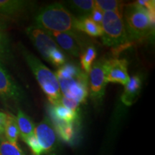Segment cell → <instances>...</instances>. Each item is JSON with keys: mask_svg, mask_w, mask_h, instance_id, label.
Masks as SVG:
<instances>
[{"mask_svg": "<svg viewBox=\"0 0 155 155\" xmlns=\"http://www.w3.org/2000/svg\"><path fill=\"white\" fill-rule=\"evenodd\" d=\"M103 17H104V12L101 10H100L99 9L94 7L91 15H89L88 18L94 21V22H96V24L101 26Z\"/></svg>", "mask_w": 155, "mask_h": 155, "instance_id": "27", "label": "cell"}, {"mask_svg": "<svg viewBox=\"0 0 155 155\" xmlns=\"http://www.w3.org/2000/svg\"><path fill=\"white\" fill-rule=\"evenodd\" d=\"M67 5L79 17H88L95 7L94 0H72L68 1Z\"/></svg>", "mask_w": 155, "mask_h": 155, "instance_id": "17", "label": "cell"}, {"mask_svg": "<svg viewBox=\"0 0 155 155\" xmlns=\"http://www.w3.org/2000/svg\"><path fill=\"white\" fill-rule=\"evenodd\" d=\"M66 61L65 54L61 50V48H55L49 53L48 61L56 67H61Z\"/></svg>", "mask_w": 155, "mask_h": 155, "instance_id": "24", "label": "cell"}, {"mask_svg": "<svg viewBox=\"0 0 155 155\" xmlns=\"http://www.w3.org/2000/svg\"><path fill=\"white\" fill-rule=\"evenodd\" d=\"M141 78L139 75H134L125 86V89L121 96V101L126 106H130L137 101L141 88Z\"/></svg>", "mask_w": 155, "mask_h": 155, "instance_id": "13", "label": "cell"}, {"mask_svg": "<svg viewBox=\"0 0 155 155\" xmlns=\"http://www.w3.org/2000/svg\"><path fill=\"white\" fill-rule=\"evenodd\" d=\"M1 137L2 136H0V141H1Z\"/></svg>", "mask_w": 155, "mask_h": 155, "instance_id": "31", "label": "cell"}, {"mask_svg": "<svg viewBox=\"0 0 155 155\" xmlns=\"http://www.w3.org/2000/svg\"><path fill=\"white\" fill-rule=\"evenodd\" d=\"M25 142L28 145V147H30L32 154L34 155H42L43 154V151H42L41 147L39 144L38 141L37 140L35 134L29 137Z\"/></svg>", "mask_w": 155, "mask_h": 155, "instance_id": "25", "label": "cell"}, {"mask_svg": "<svg viewBox=\"0 0 155 155\" xmlns=\"http://www.w3.org/2000/svg\"><path fill=\"white\" fill-rule=\"evenodd\" d=\"M148 12H155V2L152 0H139L135 2Z\"/></svg>", "mask_w": 155, "mask_h": 155, "instance_id": "28", "label": "cell"}, {"mask_svg": "<svg viewBox=\"0 0 155 155\" xmlns=\"http://www.w3.org/2000/svg\"><path fill=\"white\" fill-rule=\"evenodd\" d=\"M95 7L99 9L103 12H123L124 4L116 0H96Z\"/></svg>", "mask_w": 155, "mask_h": 155, "instance_id": "22", "label": "cell"}, {"mask_svg": "<svg viewBox=\"0 0 155 155\" xmlns=\"http://www.w3.org/2000/svg\"><path fill=\"white\" fill-rule=\"evenodd\" d=\"M108 60L99 59L93 64L88 73V94L96 103H100L105 94L106 71Z\"/></svg>", "mask_w": 155, "mask_h": 155, "instance_id": "6", "label": "cell"}, {"mask_svg": "<svg viewBox=\"0 0 155 155\" xmlns=\"http://www.w3.org/2000/svg\"><path fill=\"white\" fill-rule=\"evenodd\" d=\"M60 104H61L62 106H65V107L69 108V109L74 111H78V106L79 104H80L79 103H78L76 101L67 98V97H65L63 96H62L61 97Z\"/></svg>", "mask_w": 155, "mask_h": 155, "instance_id": "26", "label": "cell"}, {"mask_svg": "<svg viewBox=\"0 0 155 155\" xmlns=\"http://www.w3.org/2000/svg\"><path fill=\"white\" fill-rule=\"evenodd\" d=\"M19 49L49 101L53 106L59 104L62 94L55 74L23 46H21Z\"/></svg>", "mask_w": 155, "mask_h": 155, "instance_id": "3", "label": "cell"}, {"mask_svg": "<svg viewBox=\"0 0 155 155\" xmlns=\"http://www.w3.org/2000/svg\"><path fill=\"white\" fill-rule=\"evenodd\" d=\"M128 63L126 60H108L106 71V83H114L126 86L129 81Z\"/></svg>", "mask_w": 155, "mask_h": 155, "instance_id": "11", "label": "cell"}, {"mask_svg": "<svg viewBox=\"0 0 155 155\" xmlns=\"http://www.w3.org/2000/svg\"><path fill=\"white\" fill-rule=\"evenodd\" d=\"M0 155H25V154L17 144H11L1 137Z\"/></svg>", "mask_w": 155, "mask_h": 155, "instance_id": "23", "label": "cell"}, {"mask_svg": "<svg viewBox=\"0 0 155 155\" xmlns=\"http://www.w3.org/2000/svg\"><path fill=\"white\" fill-rule=\"evenodd\" d=\"M62 96L76 101L86 102L88 96V74L74 64H64L56 72Z\"/></svg>", "mask_w": 155, "mask_h": 155, "instance_id": "1", "label": "cell"}, {"mask_svg": "<svg viewBox=\"0 0 155 155\" xmlns=\"http://www.w3.org/2000/svg\"><path fill=\"white\" fill-rule=\"evenodd\" d=\"M75 28L77 31H80L91 37H101V26L96 24L88 17H78L76 18Z\"/></svg>", "mask_w": 155, "mask_h": 155, "instance_id": "15", "label": "cell"}, {"mask_svg": "<svg viewBox=\"0 0 155 155\" xmlns=\"http://www.w3.org/2000/svg\"><path fill=\"white\" fill-rule=\"evenodd\" d=\"M54 124V128L61 138L65 141H70L72 139L74 133L73 125L72 123H67L56 119H52Z\"/></svg>", "mask_w": 155, "mask_h": 155, "instance_id": "20", "label": "cell"}, {"mask_svg": "<svg viewBox=\"0 0 155 155\" xmlns=\"http://www.w3.org/2000/svg\"><path fill=\"white\" fill-rule=\"evenodd\" d=\"M7 117V114L3 113V112H0V136H2V134H4Z\"/></svg>", "mask_w": 155, "mask_h": 155, "instance_id": "30", "label": "cell"}, {"mask_svg": "<svg viewBox=\"0 0 155 155\" xmlns=\"http://www.w3.org/2000/svg\"><path fill=\"white\" fill-rule=\"evenodd\" d=\"M120 12H106L101 23L102 40L105 45L116 51L129 46L123 15Z\"/></svg>", "mask_w": 155, "mask_h": 155, "instance_id": "5", "label": "cell"}, {"mask_svg": "<svg viewBox=\"0 0 155 155\" xmlns=\"http://www.w3.org/2000/svg\"><path fill=\"white\" fill-rule=\"evenodd\" d=\"M96 50L94 46H88L81 53V69L85 73L88 74L92 65L96 58Z\"/></svg>", "mask_w": 155, "mask_h": 155, "instance_id": "21", "label": "cell"}, {"mask_svg": "<svg viewBox=\"0 0 155 155\" xmlns=\"http://www.w3.org/2000/svg\"><path fill=\"white\" fill-rule=\"evenodd\" d=\"M4 134L5 136L6 140L8 141L9 143L17 144L19 131L17 124L16 117L11 114H7Z\"/></svg>", "mask_w": 155, "mask_h": 155, "instance_id": "18", "label": "cell"}, {"mask_svg": "<svg viewBox=\"0 0 155 155\" xmlns=\"http://www.w3.org/2000/svg\"><path fill=\"white\" fill-rule=\"evenodd\" d=\"M12 20V19L9 18L8 17L0 15V30L5 31L7 30L10 25Z\"/></svg>", "mask_w": 155, "mask_h": 155, "instance_id": "29", "label": "cell"}, {"mask_svg": "<svg viewBox=\"0 0 155 155\" xmlns=\"http://www.w3.org/2000/svg\"><path fill=\"white\" fill-rule=\"evenodd\" d=\"M26 33L39 53L47 61H48L50 52L55 48H59L48 31L35 25L28 27L26 29Z\"/></svg>", "mask_w": 155, "mask_h": 155, "instance_id": "7", "label": "cell"}, {"mask_svg": "<svg viewBox=\"0 0 155 155\" xmlns=\"http://www.w3.org/2000/svg\"><path fill=\"white\" fill-rule=\"evenodd\" d=\"M0 97L5 101L21 102L25 100V94L0 62Z\"/></svg>", "mask_w": 155, "mask_h": 155, "instance_id": "8", "label": "cell"}, {"mask_svg": "<svg viewBox=\"0 0 155 155\" xmlns=\"http://www.w3.org/2000/svg\"><path fill=\"white\" fill-rule=\"evenodd\" d=\"M34 134L41 147L43 153L53 151L57 144V136L53 122L45 117L35 127Z\"/></svg>", "mask_w": 155, "mask_h": 155, "instance_id": "9", "label": "cell"}, {"mask_svg": "<svg viewBox=\"0 0 155 155\" xmlns=\"http://www.w3.org/2000/svg\"><path fill=\"white\" fill-rule=\"evenodd\" d=\"M10 42L5 31L0 30V62L9 63L12 60Z\"/></svg>", "mask_w": 155, "mask_h": 155, "instance_id": "19", "label": "cell"}, {"mask_svg": "<svg viewBox=\"0 0 155 155\" xmlns=\"http://www.w3.org/2000/svg\"><path fill=\"white\" fill-rule=\"evenodd\" d=\"M32 2L22 0H0V15L12 19L16 15L25 12Z\"/></svg>", "mask_w": 155, "mask_h": 155, "instance_id": "12", "label": "cell"}, {"mask_svg": "<svg viewBox=\"0 0 155 155\" xmlns=\"http://www.w3.org/2000/svg\"><path fill=\"white\" fill-rule=\"evenodd\" d=\"M60 48L68 53L73 57H79L83 53V44L77 33L70 32H48Z\"/></svg>", "mask_w": 155, "mask_h": 155, "instance_id": "10", "label": "cell"}, {"mask_svg": "<svg viewBox=\"0 0 155 155\" xmlns=\"http://www.w3.org/2000/svg\"><path fill=\"white\" fill-rule=\"evenodd\" d=\"M122 14L128 40H140L154 30V22L151 19L148 11L135 2L126 5Z\"/></svg>", "mask_w": 155, "mask_h": 155, "instance_id": "4", "label": "cell"}, {"mask_svg": "<svg viewBox=\"0 0 155 155\" xmlns=\"http://www.w3.org/2000/svg\"><path fill=\"white\" fill-rule=\"evenodd\" d=\"M16 120L17 126H18L19 135L21 136L22 140L25 141L29 137L34 134L35 127L32 119L21 109H18Z\"/></svg>", "mask_w": 155, "mask_h": 155, "instance_id": "14", "label": "cell"}, {"mask_svg": "<svg viewBox=\"0 0 155 155\" xmlns=\"http://www.w3.org/2000/svg\"><path fill=\"white\" fill-rule=\"evenodd\" d=\"M52 119H56L67 123H73L78 119V111L69 109L61 104L53 106L50 109Z\"/></svg>", "mask_w": 155, "mask_h": 155, "instance_id": "16", "label": "cell"}, {"mask_svg": "<svg viewBox=\"0 0 155 155\" xmlns=\"http://www.w3.org/2000/svg\"><path fill=\"white\" fill-rule=\"evenodd\" d=\"M75 23L76 17L59 3L44 7L35 17V25L48 32L77 33Z\"/></svg>", "mask_w": 155, "mask_h": 155, "instance_id": "2", "label": "cell"}]
</instances>
